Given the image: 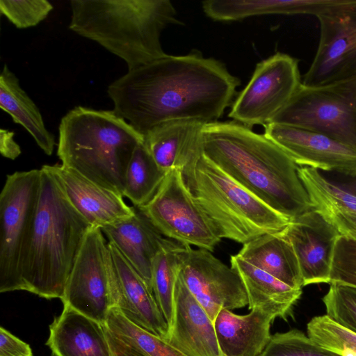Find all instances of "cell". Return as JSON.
Returning <instances> with one entry per match:
<instances>
[{"label":"cell","instance_id":"obj_28","mask_svg":"<svg viewBox=\"0 0 356 356\" xmlns=\"http://www.w3.org/2000/svg\"><path fill=\"white\" fill-rule=\"evenodd\" d=\"M178 243L166 238L152 266V293L168 329L173 318L174 293L179 273Z\"/></svg>","mask_w":356,"mask_h":356},{"label":"cell","instance_id":"obj_25","mask_svg":"<svg viewBox=\"0 0 356 356\" xmlns=\"http://www.w3.org/2000/svg\"><path fill=\"white\" fill-rule=\"evenodd\" d=\"M238 254L293 288L304 286L297 256L283 230L251 240L243 244Z\"/></svg>","mask_w":356,"mask_h":356},{"label":"cell","instance_id":"obj_32","mask_svg":"<svg viewBox=\"0 0 356 356\" xmlns=\"http://www.w3.org/2000/svg\"><path fill=\"white\" fill-rule=\"evenodd\" d=\"M322 298L326 314L342 326L356 332V287L330 284Z\"/></svg>","mask_w":356,"mask_h":356},{"label":"cell","instance_id":"obj_2","mask_svg":"<svg viewBox=\"0 0 356 356\" xmlns=\"http://www.w3.org/2000/svg\"><path fill=\"white\" fill-rule=\"evenodd\" d=\"M202 154L289 220L312 209L298 165L264 134L234 120L207 123Z\"/></svg>","mask_w":356,"mask_h":356},{"label":"cell","instance_id":"obj_27","mask_svg":"<svg viewBox=\"0 0 356 356\" xmlns=\"http://www.w3.org/2000/svg\"><path fill=\"white\" fill-rule=\"evenodd\" d=\"M166 172L156 164L144 143L135 149L127 168L123 197L138 208L146 204L156 194Z\"/></svg>","mask_w":356,"mask_h":356},{"label":"cell","instance_id":"obj_10","mask_svg":"<svg viewBox=\"0 0 356 356\" xmlns=\"http://www.w3.org/2000/svg\"><path fill=\"white\" fill-rule=\"evenodd\" d=\"M138 209L163 236L181 244L213 252L222 239L193 197L180 169L168 172L154 197Z\"/></svg>","mask_w":356,"mask_h":356},{"label":"cell","instance_id":"obj_4","mask_svg":"<svg viewBox=\"0 0 356 356\" xmlns=\"http://www.w3.org/2000/svg\"><path fill=\"white\" fill-rule=\"evenodd\" d=\"M69 29L122 59L131 70L167 55L161 33L181 24L169 0H72Z\"/></svg>","mask_w":356,"mask_h":356},{"label":"cell","instance_id":"obj_6","mask_svg":"<svg viewBox=\"0 0 356 356\" xmlns=\"http://www.w3.org/2000/svg\"><path fill=\"white\" fill-rule=\"evenodd\" d=\"M196 203L221 238L245 244L261 235L282 231L289 223L246 190L202 153L183 170Z\"/></svg>","mask_w":356,"mask_h":356},{"label":"cell","instance_id":"obj_24","mask_svg":"<svg viewBox=\"0 0 356 356\" xmlns=\"http://www.w3.org/2000/svg\"><path fill=\"white\" fill-rule=\"evenodd\" d=\"M231 267L244 284L248 309L261 308L286 319L302 294V289L293 288L250 264L238 254L230 259Z\"/></svg>","mask_w":356,"mask_h":356},{"label":"cell","instance_id":"obj_17","mask_svg":"<svg viewBox=\"0 0 356 356\" xmlns=\"http://www.w3.org/2000/svg\"><path fill=\"white\" fill-rule=\"evenodd\" d=\"M187 356H222L214 324L178 273L172 321L165 340Z\"/></svg>","mask_w":356,"mask_h":356},{"label":"cell","instance_id":"obj_20","mask_svg":"<svg viewBox=\"0 0 356 356\" xmlns=\"http://www.w3.org/2000/svg\"><path fill=\"white\" fill-rule=\"evenodd\" d=\"M207 123L184 119L158 124L143 136L146 148L165 172L183 170L202 154V131Z\"/></svg>","mask_w":356,"mask_h":356},{"label":"cell","instance_id":"obj_36","mask_svg":"<svg viewBox=\"0 0 356 356\" xmlns=\"http://www.w3.org/2000/svg\"><path fill=\"white\" fill-rule=\"evenodd\" d=\"M0 152L3 156L13 160L20 155L21 149L14 140V132L0 129Z\"/></svg>","mask_w":356,"mask_h":356},{"label":"cell","instance_id":"obj_34","mask_svg":"<svg viewBox=\"0 0 356 356\" xmlns=\"http://www.w3.org/2000/svg\"><path fill=\"white\" fill-rule=\"evenodd\" d=\"M0 356H33L30 346L0 327Z\"/></svg>","mask_w":356,"mask_h":356},{"label":"cell","instance_id":"obj_31","mask_svg":"<svg viewBox=\"0 0 356 356\" xmlns=\"http://www.w3.org/2000/svg\"><path fill=\"white\" fill-rule=\"evenodd\" d=\"M259 356H339L315 343L308 335L293 329L277 332Z\"/></svg>","mask_w":356,"mask_h":356},{"label":"cell","instance_id":"obj_21","mask_svg":"<svg viewBox=\"0 0 356 356\" xmlns=\"http://www.w3.org/2000/svg\"><path fill=\"white\" fill-rule=\"evenodd\" d=\"M276 318L275 313L261 308L245 315L220 310L213 324L222 356H259L270 341Z\"/></svg>","mask_w":356,"mask_h":356},{"label":"cell","instance_id":"obj_1","mask_svg":"<svg viewBox=\"0 0 356 356\" xmlns=\"http://www.w3.org/2000/svg\"><path fill=\"white\" fill-rule=\"evenodd\" d=\"M240 85L225 65L197 51L165 56L128 70L107 89L113 111L143 136L159 124L216 122Z\"/></svg>","mask_w":356,"mask_h":356},{"label":"cell","instance_id":"obj_19","mask_svg":"<svg viewBox=\"0 0 356 356\" xmlns=\"http://www.w3.org/2000/svg\"><path fill=\"white\" fill-rule=\"evenodd\" d=\"M46 344L55 356H114L105 325L66 305L50 325Z\"/></svg>","mask_w":356,"mask_h":356},{"label":"cell","instance_id":"obj_35","mask_svg":"<svg viewBox=\"0 0 356 356\" xmlns=\"http://www.w3.org/2000/svg\"><path fill=\"white\" fill-rule=\"evenodd\" d=\"M332 263L356 265V241L340 236L334 245Z\"/></svg>","mask_w":356,"mask_h":356},{"label":"cell","instance_id":"obj_7","mask_svg":"<svg viewBox=\"0 0 356 356\" xmlns=\"http://www.w3.org/2000/svg\"><path fill=\"white\" fill-rule=\"evenodd\" d=\"M269 123L318 132L356 149V75L318 86L301 84Z\"/></svg>","mask_w":356,"mask_h":356},{"label":"cell","instance_id":"obj_37","mask_svg":"<svg viewBox=\"0 0 356 356\" xmlns=\"http://www.w3.org/2000/svg\"><path fill=\"white\" fill-rule=\"evenodd\" d=\"M108 334L114 356H146L114 337L108 330Z\"/></svg>","mask_w":356,"mask_h":356},{"label":"cell","instance_id":"obj_14","mask_svg":"<svg viewBox=\"0 0 356 356\" xmlns=\"http://www.w3.org/2000/svg\"><path fill=\"white\" fill-rule=\"evenodd\" d=\"M264 126V135L298 166L356 177V149L308 129L275 123Z\"/></svg>","mask_w":356,"mask_h":356},{"label":"cell","instance_id":"obj_13","mask_svg":"<svg viewBox=\"0 0 356 356\" xmlns=\"http://www.w3.org/2000/svg\"><path fill=\"white\" fill-rule=\"evenodd\" d=\"M320 38L302 84L318 86L356 75V0L317 17Z\"/></svg>","mask_w":356,"mask_h":356},{"label":"cell","instance_id":"obj_9","mask_svg":"<svg viewBox=\"0 0 356 356\" xmlns=\"http://www.w3.org/2000/svg\"><path fill=\"white\" fill-rule=\"evenodd\" d=\"M114 262L101 228L87 232L67 280L60 300L79 313L105 325L115 307Z\"/></svg>","mask_w":356,"mask_h":356},{"label":"cell","instance_id":"obj_15","mask_svg":"<svg viewBox=\"0 0 356 356\" xmlns=\"http://www.w3.org/2000/svg\"><path fill=\"white\" fill-rule=\"evenodd\" d=\"M283 232L297 256L303 286L329 284L339 232L313 209L291 220Z\"/></svg>","mask_w":356,"mask_h":356},{"label":"cell","instance_id":"obj_33","mask_svg":"<svg viewBox=\"0 0 356 356\" xmlns=\"http://www.w3.org/2000/svg\"><path fill=\"white\" fill-rule=\"evenodd\" d=\"M53 10L47 0H1L0 11L17 28L35 26Z\"/></svg>","mask_w":356,"mask_h":356},{"label":"cell","instance_id":"obj_16","mask_svg":"<svg viewBox=\"0 0 356 356\" xmlns=\"http://www.w3.org/2000/svg\"><path fill=\"white\" fill-rule=\"evenodd\" d=\"M108 243L115 266L114 308L135 325L165 340L168 325L152 291L118 249L112 243Z\"/></svg>","mask_w":356,"mask_h":356},{"label":"cell","instance_id":"obj_22","mask_svg":"<svg viewBox=\"0 0 356 356\" xmlns=\"http://www.w3.org/2000/svg\"><path fill=\"white\" fill-rule=\"evenodd\" d=\"M298 172L313 209L341 236L356 241V194L327 178L318 170L298 166Z\"/></svg>","mask_w":356,"mask_h":356},{"label":"cell","instance_id":"obj_30","mask_svg":"<svg viewBox=\"0 0 356 356\" xmlns=\"http://www.w3.org/2000/svg\"><path fill=\"white\" fill-rule=\"evenodd\" d=\"M307 332L315 343L339 356H356V332L327 314L312 318L307 325Z\"/></svg>","mask_w":356,"mask_h":356},{"label":"cell","instance_id":"obj_3","mask_svg":"<svg viewBox=\"0 0 356 356\" xmlns=\"http://www.w3.org/2000/svg\"><path fill=\"white\" fill-rule=\"evenodd\" d=\"M90 227L68 200L49 165H42L37 210L22 264V291L60 299Z\"/></svg>","mask_w":356,"mask_h":356},{"label":"cell","instance_id":"obj_8","mask_svg":"<svg viewBox=\"0 0 356 356\" xmlns=\"http://www.w3.org/2000/svg\"><path fill=\"white\" fill-rule=\"evenodd\" d=\"M40 169L8 175L0 194V292L22 291V270L37 210Z\"/></svg>","mask_w":356,"mask_h":356},{"label":"cell","instance_id":"obj_26","mask_svg":"<svg viewBox=\"0 0 356 356\" xmlns=\"http://www.w3.org/2000/svg\"><path fill=\"white\" fill-rule=\"evenodd\" d=\"M0 107L31 134L47 155L52 154L56 145L54 135L46 128L40 110L7 65L0 76Z\"/></svg>","mask_w":356,"mask_h":356},{"label":"cell","instance_id":"obj_38","mask_svg":"<svg viewBox=\"0 0 356 356\" xmlns=\"http://www.w3.org/2000/svg\"><path fill=\"white\" fill-rule=\"evenodd\" d=\"M351 188H349L351 191H353L355 194H356V181L354 182L352 185H351Z\"/></svg>","mask_w":356,"mask_h":356},{"label":"cell","instance_id":"obj_5","mask_svg":"<svg viewBox=\"0 0 356 356\" xmlns=\"http://www.w3.org/2000/svg\"><path fill=\"white\" fill-rule=\"evenodd\" d=\"M143 140L113 111L76 106L60 122L57 155L62 165L123 196L127 168Z\"/></svg>","mask_w":356,"mask_h":356},{"label":"cell","instance_id":"obj_23","mask_svg":"<svg viewBox=\"0 0 356 356\" xmlns=\"http://www.w3.org/2000/svg\"><path fill=\"white\" fill-rule=\"evenodd\" d=\"M135 208L131 217L101 229L108 241L118 249L152 291V262L166 238L140 210Z\"/></svg>","mask_w":356,"mask_h":356},{"label":"cell","instance_id":"obj_18","mask_svg":"<svg viewBox=\"0 0 356 356\" xmlns=\"http://www.w3.org/2000/svg\"><path fill=\"white\" fill-rule=\"evenodd\" d=\"M66 196L91 226L102 228L131 217L135 207L123 196L62 165H49Z\"/></svg>","mask_w":356,"mask_h":356},{"label":"cell","instance_id":"obj_12","mask_svg":"<svg viewBox=\"0 0 356 356\" xmlns=\"http://www.w3.org/2000/svg\"><path fill=\"white\" fill-rule=\"evenodd\" d=\"M179 270L189 291L214 322L222 309L248 305L247 293L238 273L211 252L178 243Z\"/></svg>","mask_w":356,"mask_h":356},{"label":"cell","instance_id":"obj_11","mask_svg":"<svg viewBox=\"0 0 356 356\" xmlns=\"http://www.w3.org/2000/svg\"><path fill=\"white\" fill-rule=\"evenodd\" d=\"M301 84L298 60L277 52L257 63L250 81L232 102L228 116L249 128L265 125Z\"/></svg>","mask_w":356,"mask_h":356},{"label":"cell","instance_id":"obj_29","mask_svg":"<svg viewBox=\"0 0 356 356\" xmlns=\"http://www.w3.org/2000/svg\"><path fill=\"white\" fill-rule=\"evenodd\" d=\"M105 326L114 337L146 356H187L164 339L143 330L113 308Z\"/></svg>","mask_w":356,"mask_h":356},{"label":"cell","instance_id":"obj_39","mask_svg":"<svg viewBox=\"0 0 356 356\" xmlns=\"http://www.w3.org/2000/svg\"><path fill=\"white\" fill-rule=\"evenodd\" d=\"M303 13V0H301V15Z\"/></svg>","mask_w":356,"mask_h":356}]
</instances>
